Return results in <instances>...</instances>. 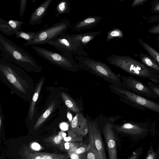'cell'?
<instances>
[{
	"instance_id": "6da1fadb",
	"label": "cell",
	"mask_w": 159,
	"mask_h": 159,
	"mask_svg": "<svg viewBox=\"0 0 159 159\" xmlns=\"http://www.w3.org/2000/svg\"><path fill=\"white\" fill-rule=\"evenodd\" d=\"M0 76L3 82L24 100L29 101L34 89L33 80L23 70L0 58Z\"/></svg>"
},
{
	"instance_id": "7a4b0ae2",
	"label": "cell",
	"mask_w": 159,
	"mask_h": 159,
	"mask_svg": "<svg viewBox=\"0 0 159 159\" xmlns=\"http://www.w3.org/2000/svg\"><path fill=\"white\" fill-rule=\"evenodd\" d=\"M0 54L5 61L14 63L27 72H39L42 67L25 50L0 34Z\"/></svg>"
},
{
	"instance_id": "3957f363",
	"label": "cell",
	"mask_w": 159,
	"mask_h": 159,
	"mask_svg": "<svg viewBox=\"0 0 159 159\" xmlns=\"http://www.w3.org/2000/svg\"><path fill=\"white\" fill-rule=\"evenodd\" d=\"M107 61L132 75L148 79L154 83L159 84V74L131 57L112 54L107 58Z\"/></svg>"
},
{
	"instance_id": "277c9868",
	"label": "cell",
	"mask_w": 159,
	"mask_h": 159,
	"mask_svg": "<svg viewBox=\"0 0 159 159\" xmlns=\"http://www.w3.org/2000/svg\"><path fill=\"white\" fill-rule=\"evenodd\" d=\"M75 58L80 67L104 80L112 85L121 86L120 76L115 73L106 64L88 57L76 55Z\"/></svg>"
},
{
	"instance_id": "5b68a950",
	"label": "cell",
	"mask_w": 159,
	"mask_h": 159,
	"mask_svg": "<svg viewBox=\"0 0 159 159\" xmlns=\"http://www.w3.org/2000/svg\"><path fill=\"white\" fill-rule=\"evenodd\" d=\"M110 91L119 96L123 101L138 109L144 111L146 108L159 114V102L137 95L119 86L110 85Z\"/></svg>"
},
{
	"instance_id": "8992f818",
	"label": "cell",
	"mask_w": 159,
	"mask_h": 159,
	"mask_svg": "<svg viewBox=\"0 0 159 159\" xmlns=\"http://www.w3.org/2000/svg\"><path fill=\"white\" fill-rule=\"evenodd\" d=\"M32 48L42 57L65 70L75 72L78 71L81 68L75 61L70 59L63 54L37 46H33Z\"/></svg>"
},
{
	"instance_id": "52a82bcc",
	"label": "cell",
	"mask_w": 159,
	"mask_h": 159,
	"mask_svg": "<svg viewBox=\"0 0 159 159\" xmlns=\"http://www.w3.org/2000/svg\"><path fill=\"white\" fill-rule=\"evenodd\" d=\"M47 44L55 48L72 60L75 61L72 56L74 54L88 57L87 52L83 50L84 46L74 42L65 33L51 39Z\"/></svg>"
},
{
	"instance_id": "ba28073f",
	"label": "cell",
	"mask_w": 159,
	"mask_h": 159,
	"mask_svg": "<svg viewBox=\"0 0 159 159\" xmlns=\"http://www.w3.org/2000/svg\"><path fill=\"white\" fill-rule=\"evenodd\" d=\"M68 20L61 21L53 24L51 26L37 32L34 38L30 42L25 43V46L47 44L51 39L65 33L70 27Z\"/></svg>"
},
{
	"instance_id": "9c48e42d",
	"label": "cell",
	"mask_w": 159,
	"mask_h": 159,
	"mask_svg": "<svg viewBox=\"0 0 159 159\" xmlns=\"http://www.w3.org/2000/svg\"><path fill=\"white\" fill-rule=\"evenodd\" d=\"M120 76L122 82L121 87L137 95L148 98L155 99L157 98L148 85L136 79L132 76Z\"/></svg>"
},
{
	"instance_id": "30bf717a",
	"label": "cell",
	"mask_w": 159,
	"mask_h": 159,
	"mask_svg": "<svg viewBox=\"0 0 159 159\" xmlns=\"http://www.w3.org/2000/svg\"><path fill=\"white\" fill-rule=\"evenodd\" d=\"M103 133L109 159H118L116 138L113 125L106 122L103 128Z\"/></svg>"
},
{
	"instance_id": "8fae6325",
	"label": "cell",
	"mask_w": 159,
	"mask_h": 159,
	"mask_svg": "<svg viewBox=\"0 0 159 159\" xmlns=\"http://www.w3.org/2000/svg\"><path fill=\"white\" fill-rule=\"evenodd\" d=\"M70 129L78 137H82L88 132V120L81 112L77 113L70 125Z\"/></svg>"
},
{
	"instance_id": "7c38bea8",
	"label": "cell",
	"mask_w": 159,
	"mask_h": 159,
	"mask_svg": "<svg viewBox=\"0 0 159 159\" xmlns=\"http://www.w3.org/2000/svg\"><path fill=\"white\" fill-rule=\"evenodd\" d=\"M88 129L90 131L95 147L100 159H107L102 136L97 124L95 122L88 120Z\"/></svg>"
},
{
	"instance_id": "4fadbf2b",
	"label": "cell",
	"mask_w": 159,
	"mask_h": 159,
	"mask_svg": "<svg viewBox=\"0 0 159 159\" xmlns=\"http://www.w3.org/2000/svg\"><path fill=\"white\" fill-rule=\"evenodd\" d=\"M142 123H125L116 125L115 128L118 132L134 135H138L147 132V129L142 125Z\"/></svg>"
},
{
	"instance_id": "5bb4252c",
	"label": "cell",
	"mask_w": 159,
	"mask_h": 159,
	"mask_svg": "<svg viewBox=\"0 0 159 159\" xmlns=\"http://www.w3.org/2000/svg\"><path fill=\"white\" fill-rule=\"evenodd\" d=\"M24 24L21 21L10 20L7 21L0 18V31L7 36H11L20 30Z\"/></svg>"
},
{
	"instance_id": "9a60e30c",
	"label": "cell",
	"mask_w": 159,
	"mask_h": 159,
	"mask_svg": "<svg viewBox=\"0 0 159 159\" xmlns=\"http://www.w3.org/2000/svg\"><path fill=\"white\" fill-rule=\"evenodd\" d=\"M52 0H46L38 7L32 13L29 24L32 25H39L42 23V19L45 15L48 7Z\"/></svg>"
},
{
	"instance_id": "2e32d148",
	"label": "cell",
	"mask_w": 159,
	"mask_h": 159,
	"mask_svg": "<svg viewBox=\"0 0 159 159\" xmlns=\"http://www.w3.org/2000/svg\"><path fill=\"white\" fill-rule=\"evenodd\" d=\"M102 31L88 32L75 34H67L69 38L75 43L86 46Z\"/></svg>"
},
{
	"instance_id": "e0dca14e",
	"label": "cell",
	"mask_w": 159,
	"mask_h": 159,
	"mask_svg": "<svg viewBox=\"0 0 159 159\" xmlns=\"http://www.w3.org/2000/svg\"><path fill=\"white\" fill-rule=\"evenodd\" d=\"M102 19L101 16H89L75 24L72 28L75 31H80L82 30L92 28L98 24Z\"/></svg>"
},
{
	"instance_id": "ac0fdd59",
	"label": "cell",
	"mask_w": 159,
	"mask_h": 159,
	"mask_svg": "<svg viewBox=\"0 0 159 159\" xmlns=\"http://www.w3.org/2000/svg\"><path fill=\"white\" fill-rule=\"evenodd\" d=\"M44 80V78L42 77L36 84L34 94L29 109V115L30 120L33 119L34 111L35 104L38 99L40 90Z\"/></svg>"
},
{
	"instance_id": "d6986e66",
	"label": "cell",
	"mask_w": 159,
	"mask_h": 159,
	"mask_svg": "<svg viewBox=\"0 0 159 159\" xmlns=\"http://www.w3.org/2000/svg\"><path fill=\"white\" fill-rule=\"evenodd\" d=\"M139 56L142 63L159 74V65L151 56L141 52Z\"/></svg>"
},
{
	"instance_id": "ffe728a7",
	"label": "cell",
	"mask_w": 159,
	"mask_h": 159,
	"mask_svg": "<svg viewBox=\"0 0 159 159\" xmlns=\"http://www.w3.org/2000/svg\"><path fill=\"white\" fill-rule=\"evenodd\" d=\"M61 94L68 109L75 113L80 112V108L75 102L69 95L63 92L61 93Z\"/></svg>"
},
{
	"instance_id": "44dd1931",
	"label": "cell",
	"mask_w": 159,
	"mask_h": 159,
	"mask_svg": "<svg viewBox=\"0 0 159 159\" xmlns=\"http://www.w3.org/2000/svg\"><path fill=\"white\" fill-rule=\"evenodd\" d=\"M70 10L71 6L69 1L61 0L58 2L56 6L55 16L57 17L61 14L69 13Z\"/></svg>"
},
{
	"instance_id": "7402d4cb",
	"label": "cell",
	"mask_w": 159,
	"mask_h": 159,
	"mask_svg": "<svg viewBox=\"0 0 159 159\" xmlns=\"http://www.w3.org/2000/svg\"><path fill=\"white\" fill-rule=\"evenodd\" d=\"M138 41L140 44L159 65V52L143 39H139Z\"/></svg>"
},
{
	"instance_id": "603a6c76",
	"label": "cell",
	"mask_w": 159,
	"mask_h": 159,
	"mask_svg": "<svg viewBox=\"0 0 159 159\" xmlns=\"http://www.w3.org/2000/svg\"><path fill=\"white\" fill-rule=\"evenodd\" d=\"M36 155L41 157L43 159H69L68 154H56L33 152Z\"/></svg>"
},
{
	"instance_id": "cb8c5ba5",
	"label": "cell",
	"mask_w": 159,
	"mask_h": 159,
	"mask_svg": "<svg viewBox=\"0 0 159 159\" xmlns=\"http://www.w3.org/2000/svg\"><path fill=\"white\" fill-rule=\"evenodd\" d=\"M56 106V103H52L41 115L34 126V129H37L50 115Z\"/></svg>"
},
{
	"instance_id": "d4e9b609",
	"label": "cell",
	"mask_w": 159,
	"mask_h": 159,
	"mask_svg": "<svg viewBox=\"0 0 159 159\" xmlns=\"http://www.w3.org/2000/svg\"><path fill=\"white\" fill-rule=\"evenodd\" d=\"M37 33V32L20 30L16 33V38L22 39L26 40L27 42H30L34 38Z\"/></svg>"
},
{
	"instance_id": "484cf974",
	"label": "cell",
	"mask_w": 159,
	"mask_h": 159,
	"mask_svg": "<svg viewBox=\"0 0 159 159\" xmlns=\"http://www.w3.org/2000/svg\"><path fill=\"white\" fill-rule=\"evenodd\" d=\"M107 36L106 39L107 41L112 40L117 38L122 39L124 35L122 31L120 29L114 28L107 32Z\"/></svg>"
},
{
	"instance_id": "4316f807",
	"label": "cell",
	"mask_w": 159,
	"mask_h": 159,
	"mask_svg": "<svg viewBox=\"0 0 159 159\" xmlns=\"http://www.w3.org/2000/svg\"><path fill=\"white\" fill-rule=\"evenodd\" d=\"M50 138V141L53 144L61 147L62 149L64 148L65 143L63 141L64 138H62L60 134L54 135Z\"/></svg>"
},
{
	"instance_id": "83f0119b",
	"label": "cell",
	"mask_w": 159,
	"mask_h": 159,
	"mask_svg": "<svg viewBox=\"0 0 159 159\" xmlns=\"http://www.w3.org/2000/svg\"><path fill=\"white\" fill-rule=\"evenodd\" d=\"M68 137H64V140L67 142H76L82 140V137H78L70 129L68 131Z\"/></svg>"
},
{
	"instance_id": "f1b7e54d",
	"label": "cell",
	"mask_w": 159,
	"mask_h": 159,
	"mask_svg": "<svg viewBox=\"0 0 159 159\" xmlns=\"http://www.w3.org/2000/svg\"><path fill=\"white\" fill-rule=\"evenodd\" d=\"M23 157L25 159H43L41 156L36 155L25 147L23 153Z\"/></svg>"
},
{
	"instance_id": "f546056e",
	"label": "cell",
	"mask_w": 159,
	"mask_h": 159,
	"mask_svg": "<svg viewBox=\"0 0 159 159\" xmlns=\"http://www.w3.org/2000/svg\"><path fill=\"white\" fill-rule=\"evenodd\" d=\"M81 143L73 142H66L64 144V148L68 152H75Z\"/></svg>"
},
{
	"instance_id": "4dcf8cb0",
	"label": "cell",
	"mask_w": 159,
	"mask_h": 159,
	"mask_svg": "<svg viewBox=\"0 0 159 159\" xmlns=\"http://www.w3.org/2000/svg\"><path fill=\"white\" fill-rule=\"evenodd\" d=\"M91 145L89 143H81L75 152L78 154H85L90 148Z\"/></svg>"
},
{
	"instance_id": "1f68e13d",
	"label": "cell",
	"mask_w": 159,
	"mask_h": 159,
	"mask_svg": "<svg viewBox=\"0 0 159 159\" xmlns=\"http://www.w3.org/2000/svg\"><path fill=\"white\" fill-rule=\"evenodd\" d=\"M147 84L151 91L159 97V85L150 81L148 82Z\"/></svg>"
},
{
	"instance_id": "d6a6232c",
	"label": "cell",
	"mask_w": 159,
	"mask_h": 159,
	"mask_svg": "<svg viewBox=\"0 0 159 159\" xmlns=\"http://www.w3.org/2000/svg\"><path fill=\"white\" fill-rule=\"evenodd\" d=\"M27 2V0H21L20 1L19 14L21 17H23L24 15L26 9Z\"/></svg>"
},
{
	"instance_id": "836d02e7",
	"label": "cell",
	"mask_w": 159,
	"mask_h": 159,
	"mask_svg": "<svg viewBox=\"0 0 159 159\" xmlns=\"http://www.w3.org/2000/svg\"><path fill=\"white\" fill-rule=\"evenodd\" d=\"M151 11L154 13H159V0H155L152 2Z\"/></svg>"
},
{
	"instance_id": "e575fe53",
	"label": "cell",
	"mask_w": 159,
	"mask_h": 159,
	"mask_svg": "<svg viewBox=\"0 0 159 159\" xmlns=\"http://www.w3.org/2000/svg\"><path fill=\"white\" fill-rule=\"evenodd\" d=\"M71 159H86L85 154H78L75 152H68Z\"/></svg>"
},
{
	"instance_id": "d590c367",
	"label": "cell",
	"mask_w": 159,
	"mask_h": 159,
	"mask_svg": "<svg viewBox=\"0 0 159 159\" xmlns=\"http://www.w3.org/2000/svg\"><path fill=\"white\" fill-rule=\"evenodd\" d=\"M148 32L152 34H159V24L151 27L149 29Z\"/></svg>"
},
{
	"instance_id": "8d00e7d4",
	"label": "cell",
	"mask_w": 159,
	"mask_h": 159,
	"mask_svg": "<svg viewBox=\"0 0 159 159\" xmlns=\"http://www.w3.org/2000/svg\"><path fill=\"white\" fill-rule=\"evenodd\" d=\"M147 1V0H134L133 1L131 6L133 7L139 6L141 5H142Z\"/></svg>"
},
{
	"instance_id": "74e56055",
	"label": "cell",
	"mask_w": 159,
	"mask_h": 159,
	"mask_svg": "<svg viewBox=\"0 0 159 159\" xmlns=\"http://www.w3.org/2000/svg\"><path fill=\"white\" fill-rule=\"evenodd\" d=\"M152 149H150L146 159H155V154L153 151Z\"/></svg>"
},
{
	"instance_id": "f35d334b",
	"label": "cell",
	"mask_w": 159,
	"mask_h": 159,
	"mask_svg": "<svg viewBox=\"0 0 159 159\" xmlns=\"http://www.w3.org/2000/svg\"><path fill=\"white\" fill-rule=\"evenodd\" d=\"M31 147L33 149L35 150H39L41 148L40 145L36 143H32Z\"/></svg>"
},
{
	"instance_id": "ab89813d",
	"label": "cell",
	"mask_w": 159,
	"mask_h": 159,
	"mask_svg": "<svg viewBox=\"0 0 159 159\" xmlns=\"http://www.w3.org/2000/svg\"><path fill=\"white\" fill-rule=\"evenodd\" d=\"M60 128L62 130H66L68 128V125L66 123H63L61 124Z\"/></svg>"
},
{
	"instance_id": "60d3db41",
	"label": "cell",
	"mask_w": 159,
	"mask_h": 159,
	"mask_svg": "<svg viewBox=\"0 0 159 159\" xmlns=\"http://www.w3.org/2000/svg\"><path fill=\"white\" fill-rule=\"evenodd\" d=\"M138 154L135 152H133L132 156L129 159H137Z\"/></svg>"
},
{
	"instance_id": "b9f144b4",
	"label": "cell",
	"mask_w": 159,
	"mask_h": 159,
	"mask_svg": "<svg viewBox=\"0 0 159 159\" xmlns=\"http://www.w3.org/2000/svg\"><path fill=\"white\" fill-rule=\"evenodd\" d=\"M67 117H68V119L69 120V121L70 123L72 120V116H71V114L69 111L67 112Z\"/></svg>"
}]
</instances>
